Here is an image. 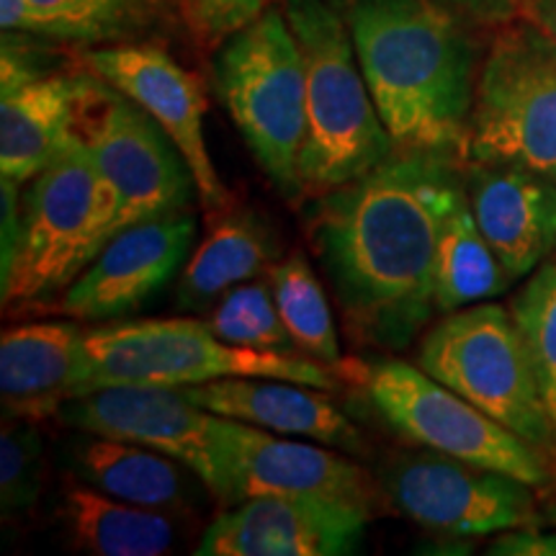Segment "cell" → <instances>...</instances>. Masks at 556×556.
<instances>
[{"mask_svg":"<svg viewBox=\"0 0 556 556\" xmlns=\"http://www.w3.org/2000/svg\"><path fill=\"white\" fill-rule=\"evenodd\" d=\"M467 197L456 152L397 150L304 204V232L356 345L405 351L435 315L443 225Z\"/></svg>","mask_w":556,"mask_h":556,"instance_id":"1","label":"cell"},{"mask_svg":"<svg viewBox=\"0 0 556 556\" xmlns=\"http://www.w3.org/2000/svg\"><path fill=\"white\" fill-rule=\"evenodd\" d=\"M345 13L394 148L464 157L482 65L467 16L438 0H345Z\"/></svg>","mask_w":556,"mask_h":556,"instance_id":"2","label":"cell"},{"mask_svg":"<svg viewBox=\"0 0 556 556\" xmlns=\"http://www.w3.org/2000/svg\"><path fill=\"white\" fill-rule=\"evenodd\" d=\"M281 9L307 73L299 180L302 199H315L377 168L397 148L361 73L345 0H283Z\"/></svg>","mask_w":556,"mask_h":556,"instance_id":"3","label":"cell"},{"mask_svg":"<svg viewBox=\"0 0 556 556\" xmlns=\"http://www.w3.org/2000/svg\"><path fill=\"white\" fill-rule=\"evenodd\" d=\"M83 394L106 387H197L219 379H281L336 392L328 364L289 353L250 351L217 338L204 319H139L86 330ZM80 394V397H83Z\"/></svg>","mask_w":556,"mask_h":556,"instance_id":"4","label":"cell"},{"mask_svg":"<svg viewBox=\"0 0 556 556\" xmlns=\"http://www.w3.org/2000/svg\"><path fill=\"white\" fill-rule=\"evenodd\" d=\"M214 88L270 186L287 201L302 199L307 73L283 9H266L219 45Z\"/></svg>","mask_w":556,"mask_h":556,"instance_id":"5","label":"cell"},{"mask_svg":"<svg viewBox=\"0 0 556 556\" xmlns=\"http://www.w3.org/2000/svg\"><path fill=\"white\" fill-rule=\"evenodd\" d=\"M336 368L407 443L518 477L539 492L554 484V458L546 451L500 426L420 366L397 358H351Z\"/></svg>","mask_w":556,"mask_h":556,"instance_id":"6","label":"cell"},{"mask_svg":"<svg viewBox=\"0 0 556 556\" xmlns=\"http://www.w3.org/2000/svg\"><path fill=\"white\" fill-rule=\"evenodd\" d=\"M111 204L93 157L75 135L21 191V242L0 278L5 309L45 307L106 242Z\"/></svg>","mask_w":556,"mask_h":556,"instance_id":"7","label":"cell"},{"mask_svg":"<svg viewBox=\"0 0 556 556\" xmlns=\"http://www.w3.org/2000/svg\"><path fill=\"white\" fill-rule=\"evenodd\" d=\"M464 160L556 180V39L523 16L497 26L486 47Z\"/></svg>","mask_w":556,"mask_h":556,"instance_id":"8","label":"cell"},{"mask_svg":"<svg viewBox=\"0 0 556 556\" xmlns=\"http://www.w3.org/2000/svg\"><path fill=\"white\" fill-rule=\"evenodd\" d=\"M73 135L93 157L106 189V242L137 222L189 212L199 197L189 163L173 139L148 111L93 73L80 75Z\"/></svg>","mask_w":556,"mask_h":556,"instance_id":"9","label":"cell"},{"mask_svg":"<svg viewBox=\"0 0 556 556\" xmlns=\"http://www.w3.org/2000/svg\"><path fill=\"white\" fill-rule=\"evenodd\" d=\"M417 366L556 464L552 420L510 307L479 302L441 315L422 338Z\"/></svg>","mask_w":556,"mask_h":556,"instance_id":"10","label":"cell"},{"mask_svg":"<svg viewBox=\"0 0 556 556\" xmlns=\"http://www.w3.org/2000/svg\"><path fill=\"white\" fill-rule=\"evenodd\" d=\"M381 486L402 516L446 536L482 539L544 526L536 486L430 448L394 454Z\"/></svg>","mask_w":556,"mask_h":556,"instance_id":"11","label":"cell"},{"mask_svg":"<svg viewBox=\"0 0 556 556\" xmlns=\"http://www.w3.org/2000/svg\"><path fill=\"white\" fill-rule=\"evenodd\" d=\"M58 417L78 433L119 438L176 458L227 505L222 415L193 405L184 389L106 387L70 400Z\"/></svg>","mask_w":556,"mask_h":556,"instance_id":"12","label":"cell"},{"mask_svg":"<svg viewBox=\"0 0 556 556\" xmlns=\"http://www.w3.org/2000/svg\"><path fill=\"white\" fill-rule=\"evenodd\" d=\"M227 505L255 495H304L345 503L368 516L384 513L387 492L345 451L294 441L222 417Z\"/></svg>","mask_w":556,"mask_h":556,"instance_id":"13","label":"cell"},{"mask_svg":"<svg viewBox=\"0 0 556 556\" xmlns=\"http://www.w3.org/2000/svg\"><path fill=\"white\" fill-rule=\"evenodd\" d=\"M83 62L88 73L99 75L148 111L173 139L197 180L199 204L206 212H225L232 199L208 155L204 137L206 96L189 70L155 41L88 47Z\"/></svg>","mask_w":556,"mask_h":556,"instance_id":"14","label":"cell"},{"mask_svg":"<svg viewBox=\"0 0 556 556\" xmlns=\"http://www.w3.org/2000/svg\"><path fill=\"white\" fill-rule=\"evenodd\" d=\"M197 238L193 212L137 222L116 232L96 258L62 289L47 315L67 319H116L142 307L178 274Z\"/></svg>","mask_w":556,"mask_h":556,"instance_id":"15","label":"cell"},{"mask_svg":"<svg viewBox=\"0 0 556 556\" xmlns=\"http://www.w3.org/2000/svg\"><path fill=\"white\" fill-rule=\"evenodd\" d=\"M374 516L345 503L304 495H255L212 520L199 556L356 554Z\"/></svg>","mask_w":556,"mask_h":556,"instance_id":"16","label":"cell"},{"mask_svg":"<svg viewBox=\"0 0 556 556\" xmlns=\"http://www.w3.org/2000/svg\"><path fill=\"white\" fill-rule=\"evenodd\" d=\"M80 75L45 70L3 39L0 58V178L26 186L73 135Z\"/></svg>","mask_w":556,"mask_h":556,"instance_id":"17","label":"cell"},{"mask_svg":"<svg viewBox=\"0 0 556 556\" xmlns=\"http://www.w3.org/2000/svg\"><path fill=\"white\" fill-rule=\"evenodd\" d=\"M471 212L513 281L528 278L556 248V180L503 163L464 160Z\"/></svg>","mask_w":556,"mask_h":556,"instance_id":"18","label":"cell"},{"mask_svg":"<svg viewBox=\"0 0 556 556\" xmlns=\"http://www.w3.org/2000/svg\"><path fill=\"white\" fill-rule=\"evenodd\" d=\"M86 374V330L75 319L16 325L0 338V402L9 417H58L83 394Z\"/></svg>","mask_w":556,"mask_h":556,"instance_id":"19","label":"cell"},{"mask_svg":"<svg viewBox=\"0 0 556 556\" xmlns=\"http://www.w3.org/2000/svg\"><path fill=\"white\" fill-rule=\"evenodd\" d=\"M184 394L208 413L263 428L268 433L307 438L345 454L366 451L361 430L343 409L332 405L325 389L250 377L184 387Z\"/></svg>","mask_w":556,"mask_h":556,"instance_id":"20","label":"cell"},{"mask_svg":"<svg viewBox=\"0 0 556 556\" xmlns=\"http://www.w3.org/2000/svg\"><path fill=\"white\" fill-rule=\"evenodd\" d=\"M178 0H0L5 34L80 47L148 41L168 24Z\"/></svg>","mask_w":556,"mask_h":556,"instance_id":"21","label":"cell"},{"mask_svg":"<svg viewBox=\"0 0 556 556\" xmlns=\"http://www.w3.org/2000/svg\"><path fill=\"white\" fill-rule=\"evenodd\" d=\"M67 467L83 482L124 503L184 513L193 507V471L155 448L99 433H83L67 446Z\"/></svg>","mask_w":556,"mask_h":556,"instance_id":"22","label":"cell"},{"mask_svg":"<svg viewBox=\"0 0 556 556\" xmlns=\"http://www.w3.org/2000/svg\"><path fill=\"white\" fill-rule=\"evenodd\" d=\"M60 523L75 552L93 556H165L178 548V523L168 510L103 495L78 477H62Z\"/></svg>","mask_w":556,"mask_h":556,"instance_id":"23","label":"cell"},{"mask_svg":"<svg viewBox=\"0 0 556 556\" xmlns=\"http://www.w3.org/2000/svg\"><path fill=\"white\" fill-rule=\"evenodd\" d=\"M281 258V242L258 212L232 208L208 229L197 253L180 270L176 307L208 312L229 289L253 281Z\"/></svg>","mask_w":556,"mask_h":556,"instance_id":"24","label":"cell"},{"mask_svg":"<svg viewBox=\"0 0 556 556\" xmlns=\"http://www.w3.org/2000/svg\"><path fill=\"white\" fill-rule=\"evenodd\" d=\"M510 283V274L503 268L477 225L469 199L462 197L451 208L438 242L435 315H451L456 309L495 299Z\"/></svg>","mask_w":556,"mask_h":556,"instance_id":"25","label":"cell"},{"mask_svg":"<svg viewBox=\"0 0 556 556\" xmlns=\"http://www.w3.org/2000/svg\"><path fill=\"white\" fill-rule=\"evenodd\" d=\"M268 283L296 348H302L309 358L338 366L343 358H340L336 319H332L323 283L312 270L309 261L304 258V253L296 250V253L278 261L268 270Z\"/></svg>","mask_w":556,"mask_h":556,"instance_id":"26","label":"cell"},{"mask_svg":"<svg viewBox=\"0 0 556 556\" xmlns=\"http://www.w3.org/2000/svg\"><path fill=\"white\" fill-rule=\"evenodd\" d=\"M204 323L214 336L232 345L250 348V351L289 353V356L299 353L294 338L276 307L268 281H248L229 289L208 309Z\"/></svg>","mask_w":556,"mask_h":556,"instance_id":"27","label":"cell"},{"mask_svg":"<svg viewBox=\"0 0 556 556\" xmlns=\"http://www.w3.org/2000/svg\"><path fill=\"white\" fill-rule=\"evenodd\" d=\"M556 438V261H544L510 299Z\"/></svg>","mask_w":556,"mask_h":556,"instance_id":"28","label":"cell"},{"mask_svg":"<svg viewBox=\"0 0 556 556\" xmlns=\"http://www.w3.org/2000/svg\"><path fill=\"white\" fill-rule=\"evenodd\" d=\"M45 443L31 420L3 417L0 430V513L3 523L18 520L37 507L45 490Z\"/></svg>","mask_w":556,"mask_h":556,"instance_id":"29","label":"cell"},{"mask_svg":"<svg viewBox=\"0 0 556 556\" xmlns=\"http://www.w3.org/2000/svg\"><path fill=\"white\" fill-rule=\"evenodd\" d=\"M178 3L193 37L208 50L225 45L232 34L245 29L268 9V0H178Z\"/></svg>","mask_w":556,"mask_h":556,"instance_id":"30","label":"cell"},{"mask_svg":"<svg viewBox=\"0 0 556 556\" xmlns=\"http://www.w3.org/2000/svg\"><path fill=\"white\" fill-rule=\"evenodd\" d=\"M21 191H24V186L0 178V278L9 276L18 253Z\"/></svg>","mask_w":556,"mask_h":556,"instance_id":"31","label":"cell"},{"mask_svg":"<svg viewBox=\"0 0 556 556\" xmlns=\"http://www.w3.org/2000/svg\"><path fill=\"white\" fill-rule=\"evenodd\" d=\"M490 556H556V526L544 531L541 526H523L497 533L486 546Z\"/></svg>","mask_w":556,"mask_h":556,"instance_id":"32","label":"cell"},{"mask_svg":"<svg viewBox=\"0 0 556 556\" xmlns=\"http://www.w3.org/2000/svg\"><path fill=\"white\" fill-rule=\"evenodd\" d=\"M438 3L448 5V9L477 21V24L503 26L520 16L526 0H438Z\"/></svg>","mask_w":556,"mask_h":556,"instance_id":"33","label":"cell"},{"mask_svg":"<svg viewBox=\"0 0 556 556\" xmlns=\"http://www.w3.org/2000/svg\"><path fill=\"white\" fill-rule=\"evenodd\" d=\"M520 16L556 39V0H526Z\"/></svg>","mask_w":556,"mask_h":556,"instance_id":"34","label":"cell"},{"mask_svg":"<svg viewBox=\"0 0 556 556\" xmlns=\"http://www.w3.org/2000/svg\"><path fill=\"white\" fill-rule=\"evenodd\" d=\"M541 500V516H544V523L556 526V482L546 486L544 492H539Z\"/></svg>","mask_w":556,"mask_h":556,"instance_id":"35","label":"cell"},{"mask_svg":"<svg viewBox=\"0 0 556 556\" xmlns=\"http://www.w3.org/2000/svg\"><path fill=\"white\" fill-rule=\"evenodd\" d=\"M554 471H556V464H554ZM554 482H556V479H554Z\"/></svg>","mask_w":556,"mask_h":556,"instance_id":"36","label":"cell"}]
</instances>
